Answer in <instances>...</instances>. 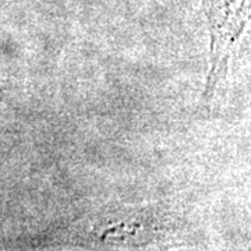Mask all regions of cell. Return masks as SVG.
Instances as JSON below:
<instances>
[{"instance_id":"cell-1","label":"cell","mask_w":251,"mask_h":251,"mask_svg":"<svg viewBox=\"0 0 251 251\" xmlns=\"http://www.w3.org/2000/svg\"><path fill=\"white\" fill-rule=\"evenodd\" d=\"M212 32L214 62L208 88L215 85L218 75L224 72L227 52L244 28L249 0H204Z\"/></svg>"}]
</instances>
